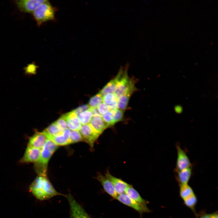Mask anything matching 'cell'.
<instances>
[{
    "instance_id": "6da1fadb",
    "label": "cell",
    "mask_w": 218,
    "mask_h": 218,
    "mask_svg": "<svg viewBox=\"0 0 218 218\" xmlns=\"http://www.w3.org/2000/svg\"><path fill=\"white\" fill-rule=\"evenodd\" d=\"M30 190L37 199L41 200H47L58 195L66 196L55 190L47 176L38 175L31 184Z\"/></svg>"
},
{
    "instance_id": "7a4b0ae2",
    "label": "cell",
    "mask_w": 218,
    "mask_h": 218,
    "mask_svg": "<svg viewBox=\"0 0 218 218\" xmlns=\"http://www.w3.org/2000/svg\"><path fill=\"white\" fill-rule=\"evenodd\" d=\"M58 147V146L53 142L47 139L41 150L39 160L35 163V168L38 175L47 176L46 171L48 163Z\"/></svg>"
},
{
    "instance_id": "3957f363",
    "label": "cell",
    "mask_w": 218,
    "mask_h": 218,
    "mask_svg": "<svg viewBox=\"0 0 218 218\" xmlns=\"http://www.w3.org/2000/svg\"><path fill=\"white\" fill-rule=\"evenodd\" d=\"M128 66L127 64L123 69L114 93L118 99L121 96L127 92L133 93L136 90L135 85V80L133 78H130L128 75Z\"/></svg>"
},
{
    "instance_id": "277c9868",
    "label": "cell",
    "mask_w": 218,
    "mask_h": 218,
    "mask_svg": "<svg viewBox=\"0 0 218 218\" xmlns=\"http://www.w3.org/2000/svg\"><path fill=\"white\" fill-rule=\"evenodd\" d=\"M33 17L38 26L54 17L55 10L47 0L41 4L33 13Z\"/></svg>"
},
{
    "instance_id": "5b68a950",
    "label": "cell",
    "mask_w": 218,
    "mask_h": 218,
    "mask_svg": "<svg viewBox=\"0 0 218 218\" xmlns=\"http://www.w3.org/2000/svg\"><path fill=\"white\" fill-rule=\"evenodd\" d=\"M83 140L88 144L92 149L94 144L100 135L92 127L90 124L81 126L79 130Z\"/></svg>"
},
{
    "instance_id": "8992f818",
    "label": "cell",
    "mask_w": 218,
    "mask_h": 218,
    "mask_svg": "<svg viewBox=\"0 0 218 218\" xmlns=\"http://www.w3.org/2000/svg\"><path fill=\"white\" fill-rule=\"evenodd\" d=\"M65 197L70 206V218H91L71 194L66 195Z\"/></svg>"
},
{
    "instance_id": "52a82bcc",
    "label": "cell",
    "mask_w": 218,
    "mask_h": 218,
    "mask_svg": "<svg viewBox=\"0 0 218 218\" xmlns=\"http://www.w3.org/2000/svg\"><path fill=\"white\" fill-rule=\"evenodd\" d=\"M116 199L123 204L133 209L140 214L150 212L146 205L136 202L125 193L118 195Z\"/></svg>"
},
{
    "instance_id": "ba28073f",
    "label": "cell",
    "mask_w": 218,
    "mask_h": 218,
    "mask_svg": "<svg viewBox=\"0 0 218 218\" xmlns=\"http://www.w3.org/2000/svg\"><path fill=\"white\" fill-rule=\"evenodd\" d=\"M176 148L177 158L175 171L180 170L192 167V164L188 157L179 143L176 145Z\"/></svg>"
},
{
    "instance_id": "9c48e42d",
    "label": "cell",
    "mask_w": 218,
    "mask_h": 218,
    "mask_svg": "<svg viewBox=\"0 0 218 218\" xmlns=\"http://www.w3.org/2000/svg\"><path fill=\"white\" fill-rule=\"evenodd\" d=\"M45 0H18L15 2L19 9L24 12L33 13Z\"/></svg>"
},
{
    "instance_id": "30bf717a",
    "label": "cell",
    "mask_w": 218,
    "mask_h": 218,
    "mask_svg": "<svg viewBox=\"0 0 218 218\" xmlns=\"http://www.w3.org/2000/svg\"><path fill=\"white\" fill-rule=\"evenodd\" d=\"M41 150L28 146L24 155L20 159V162L22 163L36 162L39 159Z\"/></svg>"
},
{
    "instance_id": "8fae6325",
    "label": "cell",
    "mask_w": 218,
    "mask_h": 218,
    "mask_svg": "<svg viewBox=\"0 0 218 218\" xmlns=\"http://www.w3.org/2000/svg\"><path fill=\"white\" fill-rule=\"evenodd\" d=\"M105 176L112 183L118 195L124 193L127 187L130 185L122 180L113 176L108 171L106 172Z\"/></svg>"
},
{
    "instance_id": "7c38bea8",
    "label": "cell",
    "mask_w": 218,
    "mask_h": 218,
    "mask_svg": "<svg viewBox=\"0 0 218 218\" xmlns=\"http://www.w3.org/2000/svg\"><path fill=\"white\" fill-rule=\"evenodd\" d=\"M97 179L101 184L104 191L112 198L116 199L118 195L112 183L106 176L99 173Z\"/></svg>"
},
{
    "instance_id": "4fadbf2b",
    "label": "cell",
    "mask_w": 218,
    "mask_h": 218,
    "mask_svg": "<svg viewBox=\"0 0 218 218\" xmlns=\"http://www.w3.org/2000/svg\"><path fill=\"white\" fill-rule=\"evenodd\" d=\"M47 140L42 132H36L30 138L28 146L41 150Z\"/></svg>"
},
{
    "instance_id": "5bb4252c",
    "label": "cell",
    "mask_w": 218,
    "mask_h": 218,
    "mask_svg": "<svg viewBox=\"0 0 218 218\" xmlns=\"http://www.w3.org/2000/svg\"><path fill=\"white\" fill-rule=\"evenodd\" d=\"M68 127L72 130H79L81 126L77 115L73 111L63 115Z\"/></svg>"
},
{
    "instance_id": "9a60e30c",
    "label": "cell",
    "mask_w": 218,
    "mask_h": 218,
    "mask_svg": "<svg viewBox=\"0 0 218 218\" xmlns=\"http://www.w3.org/2000/svg\"><path fill=\"white\" fill-rule=\"evenodd\" d=\"M123 69V68L121 67L116 76L109 81L100 91L99 93L103 96L108 94L114 93Z\"/></svg>"
},
{
    "instance_id": "2e32d148",
    "label": "cell",
    "mask_w": 218,
    "mask_h": 218,
    "mask_svg": "<svg viewBox=\"0 0 218 218\" xmlns=\"http://www.w3.org/2000/svg\"><path fill=\"white\" fill-rule=\"evenodd\" d=\"M71 131V130L68 128L63 132L49 140L52 141L58 146L70 144L69 137Z\"/></svg>"
},
{
    "instance_id": "e0dca14e",
    "label": "cell",
    "mask_w": 218,
    "mask_h": 218,
    "mask_svg": "<svg viewBox=\"0 0 218 218\" xmlns=\"http://www.w3.org/2000/svg\"><path fill=\"white\" fill-rule=\"evenodd\" d=\"M89 124L100 135L108 128L101 117H92Z\"/></svg>"
},
{
    "instance_id": "ac0fdd59",
    "label": "cell",
    "mask_w": 218,
    "mask_h": 218,
    "mask_svg": "<svg viewBox=\"0 0 218 218\" xmlns=\"http://www.w3.org/2000/svg\"><path fill=\"white\" fill-rule=\"evenodd\" d=\"M177 179L180 184H188L192 174V167L180 170L175 171Z\"/></svg>"
},
{
    "instance_id": "d6986e66",
    "label": "cell",
    "mask_w": 218,
    "mask_h": 218,
    "mask_svg": "<svg viewBox=\"0 0 218 218\" xmlns=\"http://www.w3.org/2000/svg\"><path fill=\"white\" fill-rule=\"evenodd\" d=\"M124 193L131 199L140 204L146 205L148 203L147 201L143 199L130 185L127 187Z\"/></svg>"
},
{
    "instance_id": "ffe728a7",
    "label": "cell",
    "mask_w": 218,
    "mask_h": 218,
    "mask_svg": "<svg viewBox=\"0 0 218 218\" xmlns=\"http://www.w3.org/2000/svg\"><path fill=\"white\" fill-rule=\"evenodd\" d=\"M117 100L114 93L108 94L103 96L102 102L108 106L109 111L117 108Z\"/></svg>"
},
{
    "instance_id": "44dd1931",
    "label": "cell",
    "mask_w": 218,
    "mask_h": 218,
    "mask_svg": "<svg viewBox=\"0 0 218 218\" xmlns=\"http://www.w3.org/2000/svg\"><path fill=\"white\" fill-rule=\"evenodd\" d=\"M42 132L48 139L62 132L60 131L55 122L51 124Z\"/></svg>"
},
{
    "instance_id": "7402d4cb",
    "label": "cell",
    "mask_w": 218,
    "mask_h": 218,
    "mask_svg": "<svg viewBox=\"0 0 218 218\" xmlns=\"http://www.w3.org/2000/svg\"><path fill=\"white\" fill-rule=\"evenodd\" d=\"M131 95V94L129 93H125L118 98L117 103V107L118 109L123 112L125 110Z\"/></svg>"
},
{
    "instance_id": "603a6c76",
    "label": "cell",
    "mask_w": 218,
    "mask_h": 218,
    "mask_svg": "<svg viewBox=\"0 0 218 218\" xmlns=\"http://www.w3.org/2000/svg\"><path fill=\"white\" fill-rule=\"evenodd\" d=\"M180 196L183 200L194 193L191 187L188 184H180Z\"/></svg>"
},
{
    "instance_id": "cb8c5ba5",
    "label": "cell",
    "mask_w": 218,
    "mask_h": 218,
    "mask_svg": "<svg viewBox=\"0 0 218 218\" xmlns=\"http://www.w3.org/2000/svg\"><path fill=\"white\" fill-rule=\"evenodd\" d=\"M78 115L80 122L83 125L90 122L92 117V113L89 109L81 113Z\"/></svg>"
},
{
    "instance_id": "d4e9b609",
    "label": "cell",
    "mask_w": 218,
    "mask_h": 218,
    "mask_svg": "<svg viewBox=\"0 0 218 218\" xmlns=\"http://www.w3.org/2000/svg\"><path fill=\"white\" fill-rule=\"evenodd\" d=\"M103 96L99 92L90 99L88 105L90 107H97L102 102Z\"/></svg>"
},
{
    "instance_id": "484cf974",
    "label": "cell",
    "mask_w": 218,
    "mask_h": 218,
    "mask_svg": "<svg viewBox=\"0 0 218 218\" xmlns=\"http://www.w3.org/2000/svg\"><path fill=\"white\" fill-rule=\"evenodd\" d=\"M185 205L193 210L197 202V199L194 193L188 197L183 200Z\"/></svg>"
},
{
    "instance_id": "4316f807",
    "label": "cell",
    "mask_w": 218,
    "mask_h": 218,
    "mask_svg": "<svg viewBox=\"0 0 218 218\" xmlns=\"http://www.w3.org/2000/svg\"><path fill=\"white\" fill-rule=\"evenodd\" d=\"M101 117L108 128L113 126L115 124L112 114L111 111H109L102 115Z\"/></svg>"
},
{
    "instance_id": "83f0119b",
    "label": "cell",
    "mask_w": 218,
    "mask_h": 218,
    "mask_svg": "<svg viewBox=\"0 0 218 218\" xmlns=\"http://www.w3.org/2000/svg\"><path fill=\"white\" fill-rule=\"evenodd\" d=\"M69 139L71 144L83 141L81 134L78 130H72L70 134Z\"/></svg>"
},
{
    "instance_id": "f1b7e54d",
    "label": "cell",
    "mask_w": 218,
    "mask_h": 218,
    "mask_svg": "<svg viewBox=\"0 0 218 218\" xmlns=\"http://www.w3.org/2000/svg\"><path fill=\"white\" fill-rule=\"evenodd\" d=\"M111 111L115 124L121 121L123 117L124 112L117 108L110 111Z\"/></svg>"
},
{
    "instance_id": "f546056e",
    "label": "cell",
    "mask_w": 218,
    "mask_h": 218,
    "mask_svg": "<svg viewBox=\"0 0 218 218\" xmlns=\"http://www.w3.org/2000/svg\"><path fill=\"white\" fill-rule=\"evenodd\" d=\"M61 132L68 128L66 120L63 115L55 122Z\"/></svg>"
},
{
    "instance_id": "4dcf8cb0",
    "label": "cell",
    "mask_w": 218,
    "mask_h": 218,
    "mask_svg": "<svg viewBox=\"0 0 218 218\" xmlns=\"http://www.w3.org/2000/svg\"><path fill=\"white\" fill-rule=\"evenodd\" d=\"M97 107L99 111L102 115L109 111L108 106L104 103H101Z\"/></svg>"
},
{
    "instance_id": "1f68e13d",
    "label": "cell",
    "mask_w": 218,
    "mask_h": 218,
    "mask_svg": "<svg viewBox=\"0 0 218 218\" xmlns=\"http://www.w3.org/2000/svg\"><path fill=\"white\" fill-rule=\"evenodd\" d=\"M90 108V107L88 105L85 104L78 107L72 111L78 116V115L81 113L89 110Z\"/></svg>"
},
{
    "instance_id": "d6a6232c",
    "label": "cell",
    "mask_w": 218,
    "mask_h": 218,
    "mask_svg": "<svg viewBox=\"0 0 218 218\" xmlns=\"http://www.w3.org/2000/svg\"><path fill=\"white\" fill-rule=\"evenodd\" d=\"M27 72L28 73L35 74L36 72L37 66L33 64L29 65L26 67Z\"/></svg>"
},
{
    "instance_id": "836d02e7",
    "label": "cell",
    "mask_w": 218,
    "mask_h": 218,
    "mask_svg": "<svg viewBox=\"0 0 218 218\" xmlns=\"http://www.w3.org/2000/svg\"><path fill=\"white\" fill-rule=\"evenodd\" d=\"M89 110L92 113V117L102 116L97 107H90Z\"/></svg>"
},
{
    "instance_id": "e575fe53",
    "label": "cell",
    "mask_w": 218,
    "mask_h": 218,
    "mask_svg": "<svg viewBox=\"0 0 218 218\" xmlns=\"http://www.w3.org/2000/svg\"><path fill=\"white\" fill-rule=\"evenodd\" d=\"M174 110L175 112L177 114H181L183 111V107L180 105H176L174 107Z\"/></svg>"
},
{
    "instance_id": "d590c367",
    "label": "cell",
    "mask_w": 218,
    "mask_h": 218,
    "mask_svg": "<svg viewBox=\"0 0 218 218\" xmlns=\"http://www.w3.org/2000/svg\"><path fill=\"white\" fill-rule=\"evenodd\" d=\"M210 215L211 218H218V214L217 213H214Z\"/></svg>"
},
{
    "instance_id": "8d00e7d4",
    "label": "cell",
    "mask_w": 218,
    "mask_h": 218,
    "mask_svg": "<svg viewBox=\"0 0 218 218\" xmlns=\"http://www.w3.org/2000/svg\"><path fill=\"white\" fill-rule=\"evenodd\" d=\"M200 218H211L210 215H205L202 216Z\"/></svg>"
}]
</instances>
